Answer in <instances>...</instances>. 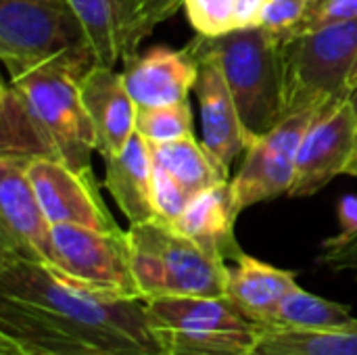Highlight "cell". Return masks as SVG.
<instances>
[{
	"mask_svg": "<svg viewBox=\"0 0 357 355\" xmlns=\"http://www.w3.org/2000/svg\"><path fill=\"white\" fill-rule=\"evenodd\" d=\"M0 355H4V354H0Z\"/></svg>",
	"mask_w": 357,
	"mask_h": 355,
	"instance_id": "34",
	"label": "cell"
},
{
	"mask_svg": "<svg viewBox=\"0 0 357 355\" xmlns=\"http://www.w3.org/2000/svg\"><path fill=\"white\" fill-rule=\"evenodd\" d=\"M297 287V272L280 270L243 253L228 266L224 297L251 322L270 326L280 301Z\"/></svg>",
	"mask_w": 357,
	"mask_h": 355,
	"instance_id": "19",
	"label": "cell"
},
{
	"mask_svg": "<svg viewBox=\"0 0 357 355\" xmlns=\"http://www.w3.org/2000/svg\"><path fill=\"white\" fill-rule=\"evenodd\" d=\"M253 355H357V318L324 331L264 328Z\"/></svg>",
	"mask_w": 357,
	"mask_h": 355,
	"instance_id": "21",
	"label": "cell"
},
{
	"mask_svg": "<svg viewBox=\"0 0 357 355\" xmlns=\"http://www.w3.org/2000/svg\"><path fill=\"white\" fill-rule=\"evenodd\" d=\"M0 59L10 80L54 59L96 65L69 0H0Z\"/></svg>",
	"mask_w": 357,
	"mask_h": 355,
	"instance_id": "6",
	"label": "cell"
},
{
	"mask_svg": "<svg viewBox=\"0 0 357 355\" xmlns=\"http://www.w3.org/2000/svg\"><path fill=\"white\" fill-rule=\"evenodd\" d=\"M146 310L163 355H253L264 333L226 297H157Z\"/></svg>",
	"mask_w": 357,
	"mask_h": 355,
	"instance_id": "5",
	"label": "cell"
},
{
	"mask_svg": "<svg viewBox=\"0 0 357 355\" xmlns=\"http://www.w3.org/2000/svg\"><path fill=\"white\" fill-rule=\"evenodd\" d=\"M339 224L341 234L357 232V195H343L339 201Z\"/></svg>",
	"mask_w": 357,
	"mask_h": 355,
	"instance_id": "30",
	"label": "cell"
},
{
	"mask_svg": "<svg viewBox=\"0 0 357 355\" xmlns=\"http://www.w3.org/2000/svg\"><path fill=\"white\" fill-rule=\"evenodd\" d=\"M356 138L357 113L349 96L320 109L301 140L289 197H312L333 178L345 174Z\"/></svg>",
	"mask_w": 357,
	"mask_h": 355,
	"instance_id": "13",
	"label": "cell"
},
{
	"mask_svg": "<svg viewBox=\"0 0 357 355\" xmlns=\"http://www.w3.org/2000/svg\"><path fill=\"white\" fill-rule=\"evenodd\" d=\"M238 0H184V10L201 36H224L236 29Z\"/></svg>",
	"mask_w": 357,
	"mask_h": 355,
	"instance_id": "25",
	"label": "cell"
},
{
	"mask_svg": "<svg viewBox=\"0 0 357 355\" xmlns=\"http://www.w3.org/2000/svg\"><path fill=\"white\" fill-rule=\"evenodd\" d=\"M54 272L79 289L113 299H142L128 232H102L77 224H54Z\"/></svg>",
	"mask_w": 357,
	"mask_h": 355,
	"instance_id": "8",
	"label": "cell"
},
{
	"mask_svg": "<svg viewBox=\"0 0 357 355\" xmlns=\"http://www.w3.org/2000/svg\"><path fill=\"white\" fill-rule=\"evenodd\" d=\"M349 98H351V103H354V107H356V113H357V90H354V92L349 94Z\"/></svg>",
	"mask_w": 357,
	"mask_h": 355,
	"instance_id": "33",
	"label": "cell"
},
{
	"mask_svg": "<svg viewBox=\"0 0 357 355\" xmlns=\"http://www.w3.org/2000/svg\"><path fill=\"white\" fill-rule=\"evenodd\" d=\"M195 96L201 109V142L230 176L232 163L251 144L232 92L211 59H199Z\"/></svg>",
	"mask_w": 357,
	"mask_h": 355,
	"instance_id": "14",
	"label": "cell"
},
{
	"mask_svg": "<svg viewBox=\"0 0 357 355\" xmlns=\"http://www.w3.org/2000/svg\"><path fill=\"white\" fill-rule=\"evenodd\" d=\"M4 355H6V354H4Z\"/></svg>",
	"mask_w": 357,
	"mask_h": 355,
	"instance_id": "35",
	"label": "cell"
},
{
	"mask_svg": "<svg viewBox=\"0 0 357 355\" xmlns=\"http://www.w3.org/2000/svg\"><path fill=\"white\" fill-rule=\"evenodd\" d=\"M316 264L331 272H354L357 280V232L326 239Z\"/></svg>",
	"mask_w": 357,
	"mask_h": 355,
	"instance_id": "29",
	"label": "cell"
},
{
	"mask_svg": "<svg viewBox=\"0 0 357 355\" xmlns=\"http://www.w3.org/2000/svg\"><path fill=\"white\" fill-rule=\"evenodd\" d=\"M79 96L94 126L96 153L100 157L119 153L136 132L138 115L123 73H117L115 67L92 65L79 80Z\"/></svg>",
	"mask_w": 357,
	"mask_h": 355,
	"instance_id": "16",
	"label": "cell"
},
{
	"mask_svg": "<svg viewBox=\"0 0 357 355\" xmlns=\"http://www.w3.org/2000/svg\"><path fill=\"white\" fill-rule=\"evenodd\" d=\"M347 90H349V94L357 90V56H356V63H354V67H351V73H349V84H347Z\"/></svg>",
	"mask_w": 357,
	"mask_h": 355,
	"instance_id": "32",
	"label": "cell"
},
{
	"mask_svg": "<svg viewBox=\"0 0 357 355\" xmlns=\"http://www.w3.org/2000/svg\"><path fill=\"white\" fill-rule=\"evenodd\" d=\"M238 216L228 180L197 192L172 226L211 255L236 262L245 253L234 236Z\"/></svg>",
	"mask_w": 357,
	"mask_h": 355,
	"instance_id": "17",
	"label": "cell"
},
{
	"mask_svg": "<svg viewBox=\"0 0 357 355\" xmlns=\"http://www.w3.org/2000/svg\"><path fill=\"white\" fill-rule=\"evenodd\" d=\"M88 69L71 59H54L10 80L50 157L75 169H90L96 153L94 126L79 96V80Z\"/></svg>",
	"mask_w": 357,
	"mask_h": 355,
	"instance_id": "4",
	"label": "cell"
},
{
	"mask_svg": "<svg viewBox=\"0 0 357 355\" xmlns=\"http://www.w3.org/2000/svg\"><path fill=\"white\" fill-rule=\"evenodd\" d=\"M0 153L23 157H50V151L29 117L19 94L6 84L2 88V146Z\"/></svg>",
	"mask_w": 357,
	"mask_h": 355,
	"instance_id": "23",
	"label": "cell"
},
{
	"mask_svg": "<svg viewBox=\"0 0 357 355\" xmlns=\"http://www.w3.org/2000/svg\"><path fill=\"white\" fill-rule=\"evenodd\" d=\"M136 132L144 136L149 144H165L178 138L195 136L192 134V111L188 100L165 105V107H149L138 109L136 115Z\"/></svg>",
	"mask_w": 357,
	"mask_h": 355,
	"instance_id": "24",
	"label": "cell"
},
{
	"mask_svg": "<svg viewBox=\"0 0 357 355\" xmlns=\"http://www.w3.org/2000/svg\"><path fill=\"white\" fill-rule=\"evenodd\" d=\"M105 159V188L126 216L130 224L155 220L153 207V172L155 157L151 144L138 132L132 134L128 144ZM159 220V218H157Z\"/></svg>",
	"mask_w": 357,
	"mask_h": 355,
	"instance_id": "18",
	"label": "cell"
},
{
	"mask_svg": "<svg viewBox=\"0 0 357 355\" xmlns=\"http://www.w3.org/2000/svg\"><path fill=\"white\" fill-rule=\"evenodd\" d=\"M195 195L188 192L165 167L155 163L153 172V207L159 220L174 224L178 216L186 209Z\"/></svg>",
	"mask_w": 357,
	"mask_h": 355,
	"instance_id": "26",
	"label": "cell"
},
{
	"mask_svg": "<svg viewBox=\"0 0 357 355\" xmlns=\"http://www.w3.org/2000/svg\"><path fill=\"white\" fill-rule=\"evenodd\" d=\"M356 318L349 305L328 301L318 297L299 285L284 295L276 316L266 328H284V331H324L351 324Z\"/></svg>",
	"mask_w": 357,
	"mask_h": 355,
	"instance_id": "22",
	"label": "cell"
},
{
	"mask_svg": "<svg viewBox=\"0 0 357 355\" xmlns=\"http://www.w3.org/2000/svg\"><path fill=\"white\" fill-rule=\"evenodd\" d=\"M75 8L94 63L117 67L130 61L140 42L172 19L184 0H69Z\"/></svg>",
	"mask_w": 357,
	"mask_h": 355,
	"instance_id": "10",
	"label": "cell"
},
{
	"mask_svg": "<svg viewBox=\"0 0 357 355\" xmlns=\"http://www.w3.org/2000/svg\"><path fill=\"white\" fill-rule=\"evenodd\" d=\"M345 176H354L357 178V138H356V146H354V153H351V159L345 167Z\"/></svg>",
	"mask_w": 357,
	"mask_h": 355,
	"instance_id": "31",
	"label": "cell"
},
{
	"mask_svg": "<svg viewBox=\"0 0 357 355\" xmlns=\"http://www.w3.org/2000/svg\"><path fill=\"white\" fill-rule=\"evenodd\" d=\"M357 56V19L333 23L282 44L284 113L322 109L349 96L347 84Z\"/></svg>",
	"mask_w": 357,
	"mask_h": 355,
	"instance_id": "7",
	"label": "cell"
},
{
	"mask_svg": "<svg viewBox=\"0 0 357 355\" xmlns=\"http://www.w3.org/2000/svg\"><path fill=\"white\" fill-rule=\"evenodd\" d=\"M186 48L197 61L211 59L220 67L251 142L287 117L282 42L266 29L247 27L213 38L199 33Z\"/></svg>",
	"mask_w": 357,
	"mask_h": 355,
	"instance_id": "2",
	"label": "cell"
},
{
	"mask_svg": "<svg viewBox=\"0 0 357 355\" xmlns=\"http://www.w3.org/2000/svg\"><path fill=\"white\" fill-rule=\"evenodd\" d=\"M123 82L138 109L165 107L188 100L199 77V61L188 48L151 46L123 63Z\"/></svg>",
	"mask_w": 357,
	"mask_h": 355,
	"instance_id": "15",
	"label": "cell"
},
{
	"mask_svg": "<svg viewBox=\"0 0 357 355\" xmlns=\"http://www.w3.org/2000/svg\"><path fill=\"white\" fill-rule=\"evenodd\" d=\"M0 354L163 355L144 299L90 293L52 268L0 253Z\"/></svg>",
	"mask_w": 357,
	"mask_h": 355,
	"instance_id": "1",
	"label": "cell"
},
{
	"mask_svg": "<svg viewBox=\"0 0 357 355\" xmlns=\"http://www.w3.org/2000/svg\"><path fill=\"white\" fill-rule=\"evenodd\" d=\"M27 176L52 226L77 224L102 232L121 230L102 203L92 169H75L54 157H31Z\"/></svg>",
	"mask_w": 357,
	"mask_h": 355,
	"instance_id": "12",
	"label": "cell"
},
{
	"mask_svg": "<svg viewBox=\"0 0 357 355\" xmlns=\"http://www.w3.org/2000/svg\"><path fill=\"white\" fill-rule=\"evenodd\" d=\"M151 151L155 163L165 167L192 195L228 182V174L195 136L178 138L165 144H151Z\"/></svg>",
	"mask_w": 357,
	"mask_h": 355,
	"instance_id": "20",
	"label": "cell"
},
{
	"mask_svg": "<svg viewBox=\"0 0 357 355\" xmlns=\"http://www.w3.org/2000/svg\"><path fill=\"white\" fill-rule=\"evenodd\" d=\"M312 0H268L259 27L278 42H289L303 23Z\"/></svg>",
	"mask_w": 357,
	"mask_h": 355,
	"instance_id": "27",
	"label": "cell"
},
{
	"mask_svg": "<svg viewBox=\"0 0 357 355\" xmlns=\"http://www.w3.org/2000/svg\"><path fill=\"white\" fill-rule=\"evenodd\" d=\"M29 159L0 153V253L54 268L52 224L29 182Z\"/></svg>",
	"mask_w": 357,
	"mask_h": 355,
	"instance_id": "11",
	"label": "cell"
},
{
	"mask_svg": "<svg viewBox=\"0 0 357 355\" xmlns=\"http://www.w3.org/2000/svg\"><path fill=\"white\" fill-rule=\"evenodd\" d=\"M132 270L144 301L157 297H224L228 264L163 220L130 224Z\"/></svg>",
	"mask_w": 357,
	"mask_h": 355,
	"instance_id": "3",
	"label": "cell"
},
{
	"mask_svg": "<svg viewBox=\"0 0 357 355\" xmlns=\"http://www.w3.org/2000/svg\"><path fill=\"white\" fill-rule=\"evenodd\" d=\"M318 113L320 109L293 113L247 146L245 161L238 174L230 180V190L238 213L257 203L291 192L301 140Z\"/></svg>",
	"mask_w": 357,
	"mask_h": 355,
	"instance_id": "9",
	"label": "cell"
},
{
	"mask_svg": "<svg viewBox=\"0 0 357 355\" xmlns=\"http://www.w3.org/2000/svg\"><path fill=\"white\" fill-rule=\"evenodd\" d=\"M357 19V0H312L307 15L293 38L314 31L324 25L345 23ZM291 38V40H293Z\"/></svg>",
	"mask_w": 357,
	"mask_h": 355,
	"instance_id": "28",
	"label": "cell"
}]
</instances>
